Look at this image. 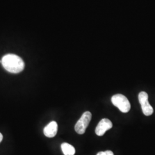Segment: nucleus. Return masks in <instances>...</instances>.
<instances>
[{"label": "nucleus", "mask_w": 155, "mask_h": 155, "mask_svg": "<svg viewBox=\"0 0 155 155\" xmlns=\"http://www.w3.org/2000/svg\"><path fill=\"white\" fill-rule=\"evenodd\" d=\"M139 100L144 115L146 116L152 115L153 113V109L149 103L148 94L145 91L140 92L139 94Z\"/></svg>", "instance_id": "20e7f679"}, {"label": "nucleus", "mask_w": 155, "mask_h": 155, "mask_svg": "<svg viewBox=\"0 0 155 155\" xmlns=\"http://www.w3.org/2000/svg\"><path fill=\"white\" fill-rule=\"evenodd\" d=\"M97 155H114V153L111 150H106L105 152H100Z\"/></svg>", "instance_id": "6e6552de"}, {"label": "nucleus", "mask_w": 155, "mask_h": 155, "mask_svg": "<svg viewBox=\"0 0 155 155\" xmlns=\"http://www.w3.org/2000/svg\"><path fill=\"white\" fill-rule=\"evenodd\" d=\"M3 67L8 72L17 74L23 71L25 64L22 59L15 54H7L0 61Z\"/></svg>", "instance_id": "f257e3e1"}, {"label": "nucleus", "mask_w": 155, "mask_h": 155, "mask_svg": "<svg viewBox=\"0 0 155 155\" xmlns=\"http://www.w3.org/2000/svg\"><path fill=\"white\" fill-rule=\"evenodd\" d=\"M91 113L90 111H87L83 113L75 126V130L77 133L79 134H83L85 133L86 128L89 126V123L91 120Z\"/></svg>", "instance_id": "7ed1b4c3"}, {"label": "nucleus", "mask_w": 155, "mask_h": 155, "mask_svg": "<svg viewBox=\"0 0 155 155\" xmlns=\"http://www.w3.org/2000/svg\"><path fill=\"white\" fill-rule=\"evenodd\" d=\"M61 148L64 155H74L75 153V150L74 147L71 145L66 143L61 144Z\"/></svg>", "instance_id": "0eeeda50"}, {"label": "nucleus", "mask_w": 155, "mask_h": 155, "mask_svg": "<svg viewBox=\"0 0 155 155\" xmlns=\"http://www.w3.org/2000/svg\"><path fill=\"white\" fill-rule=\"evenodd\" d=\"M113 127V124L110 120L107 118H104L100 121L95 129V133L97 136H102L106 132Z\"/></svg>", "instance_id": "39448f33"}, {"label": "nucleus", "mask_w": 155, "mask_h": 155, "mask_svg": "<svg viewBox=\"0 0 155 155\" xmlns=\"http://www.w3.org/2000/svg\"><path fill=\"white\" fill-rule=\"evenodd\" d=\"M2 139H3V136L1 133H0V143L2 141Z\"/></svg>", "instance_id": "1a4fd4ad"}, {"label": "nucleus", "mask_w": 155, "mask_h": 155, "mask_svg": "<svg viewBox=\"0 0 155 155\" xmlns=\"http://www.w3.org/2000/svg\"><path fill=\"white\" fill-rule=\"evenodd\" d=\"M112 104L122 113H127L130 109V104L127 98L122 94H118L111 97Z\"/></svg>", "instance_id": "f03ea898"}, {"label": "nucleus", "mask_w": 155, "mask_h": 155, "mask_svg": "<svg viewBox=\"0 0 155 155\" xmlns=\"http://www.w3.org/2000/svg\"><path fill=\"white\" fill-rule=\"evenodd\" d=\"M45 136L49 138L55 137L58 132V124L55 121H52L49 123L44 129Z\"/></svg>", "instance_id": "423d86ee"}]
</instances>
